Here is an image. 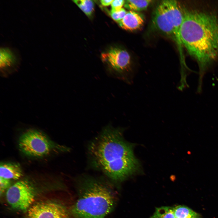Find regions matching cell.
I'll list each match as a JSON object with an SVG mask.
<instances>
[{
	"label": "cell",
	"mask_w": 218,
	"mask_h": 218,
	"mask_svg": "<svg viewBox=\"0 0 218 218\" xmlns=\"http://www.w3.org/2000/svg\"><path fill=\"white\" fill-rule=\"evenodd\" d=\"M35 190L28 180H20L10 186L6 194L7 202L13 209L26 211L35 200Z\"/></svg>",
	"instance_id": "8992f818"
},
{
	"label": "cell",
	"mask_w": 218,
	"mask_h": 218,
	"mask_svg": "<svg viewBox=\"0 0 218 218\" xmlns=\"http://www.w3.org/2000/svg\"><path fill=\"white\" fill-rule=\"evenodd\" d=\"M23 172L20 165L14 163L1 164L0 177L7 179H19L23 176Z\"/></svg>",
	"instance_id": "7c38bea8"
},
{
	"label": "cell",
	"mask_w": 218,
	"mask_h": 218,
	"mask_svg": "<svg viewBox=\"0 0 218 218\" xmlns=\"http://www.w3.org/2000/svg\"><path fill=\"white\" fill-rule=\"evenodd\" d=\"M193 218H201V217L200 216V217H198Z\"/></svg>",
	"instance_id": "44dd1931"
},
{
	"label": "cell",
	"mask_w": 218,
	"mask_h": 218,
	"mask_svg": "<svg viewBox=\"0 0 218 218\" xmlns=\"http://www.w3.org/2000/svg\"><path fill=\"white\" fill-rule=\"evenodd\" d=\"M102 61L114 72L116 76L130 83L134 76L131 61L129 53L125 50L113 47L101 54Z\"/></svg>",
	"instance_id": "277c9868"
},
{
	"label": "cell",
	"mask_w": 218,
	"mask_h": 218,
	"mask_svg": "<svg viewBox=\"0 0 218 218\" xmlns=\"http://www.w3.org/2000/svg\"><path fill=\"white\" fill-rule=\"evenodd\" d=\"M125 2V1L123 0H113L111 4V10L115 11L120 9L124 5Z\"/></svg>",
	"instance_id": "d6986e66"
},
{
	"label": "cell",
	"mask_w": 218,
	"mask_h": 218,
	"mask_svg": "<svg viewBox=\"0 0 218 218\" xmlns=\"http://www.w3.org/2000/svg\"><path fill=\"white\" fill-rule=\"evenodd\" d=\"M127 13L125 9L122 8L117 11L111 10L110 15L113 19L118 22L122 19Z\"/></svg>",
	"instance_id": "e0dca14e"
},
{
	"label": "cell",
	"mask_w": 218,
	"mask_h": 218,
	"mask_svg": "<svg viewBox=\"0 0 218 218\" xmlns=\"http://www.w3.org/2000/svg\"><path fill=\"white\" fill-rule=\"evenodd\" d=\"M164 5L173 26L174 41L176 43L179 51L181 59L183 60L182 51V44L180 36V31L183 20L182 9L178 2L175 0H164L162 1Z\"/></svg>",
	"instance_id": "9c48e42d"
},
{
	"label": "cell",
	"mask_w": 218,
	"mask_h": 218,
	"mask_svg": "<svg viewBox=\"0 0 218 218\" xmlns=\"http://www.w3.org/2000/svg\"><path fill=\"white\" fill-rule=\"evenodd\" d=\"M182 10L180 36L182 45L203 68L218 58V16L211 12Z\"/></svg>",
	"instance_id": "7a4b0ae2"
},
{
	"label": "cell",
	"mask_w": 218,
	"mask_h": 218,
	"mask_svg": "<svg viewBox=\"0 0 218 218\" xmlns=\"http://www.w3.org/2000/svg\"><path fill=\"white\" fill-rule=\"evenodd\" d=\"M152 2L150 0H126L124 6L130 11L138 12L147 9Z\"/></svg>",
	"instance_id": "4fadbf2b"
},
{
	"label": "cell",
	"mask_w": 218,
	"mask_h": 218,
	"mask_svg": "<svg viewBox=\"0 0 218 218\" xmlns=\"http://www.w3.org/2000/svg\"><path fill=\"white\" fill-rule=\"evenodd\" d=\"M113 0H101L100 1L101 4L104 6H107L111 4Z\"/></svg>",
	"instance_id": "ffe728a7"
},
{
	"label": "cell",
	"mask_w": 218,
	"mask_h": 218,
	"mask_svg": "<svg viewBox=\"0 0 218 218\" xmlns=\"http://www.w3.org/2000/svg\"><path fill=\"white\" fill-rule=\"evenodd\" d=\"M152 22L155 29L174 40L173 26L166 9L162 2L158 5L154 12Z\"/></svg>",
	"instance_id": "30bf717a"
},
{
	"label": "cell",
	"mask_w": 218,
	"mask_h": 218,
	"mask_svg": "<svg viewBox=\"0 0 218 218\" xmlns=\"http://www.w3.org/2000/svg\"><path fill=\"white\" fill-rule=\"evenodd\" d=\"M0 57V72L2 77L7 78L18 70L21 58L15 49L8 47H1Z\"/></svg>",
	"instance_id": "ba28073f"
},
{
	"label": "cell",
	"mask_w": 218,
	"mask_h": 218,
	"mask_svg": "<svg viewBox=\"0 0 218 218\" xmlns=\"http://www.w3.org/2000/svg\"><path fill=\"white\" fill-rule=\"evenodd\" d=\"M173 209L176 218H193L200 216L199 214L185 206H178Z\"/></svg>",
	"instance_id": "5bb4252c"
},
{
	"label": "cell",
	"mask_w": 218,
	"mask_h": 218,
	"mask_svg": "<svg viewBox=\"0 0 218 218\" xmlns=\"http://www.w3.org/2000/svg\"><path fill=\"white\" fill-rule=\"evenodd\" d=\"M144 19L143 15L138 12L130 11L121 21L119 26L126 30L133 31L140 29L143 25Z\"/></svg>",
	"instance_id": "8fae6325"
},
{
	"label": "cell",
	"mask_w": 218,
	"mask_h": 218,
	"mask_svg": "<svg viewBox=\"0 0 218 218\" xmlns=\"http://www.w3.org/2000/svg\"><path fill=\"white\" fill-rule=\"evenodd\" d=\"M134 147L124 140L120 130L109 127L92 142L89 151L95 163L108 177L120 181L140 172Z\"/></svg>",
	"instance_id": "6da1fadb"
},
{
	"label": "cell",
	"mask_w": 218,
	"mask_h": 218,
	"mask_svg": "<svg viewBox=\"0 0 218 218\" xmlns=\"http://www.w3.org/2000/svg\"><path fill=\"white\" fill-rule=\"evenodd\" d=\"M73 1L87 16H90L92 15L94 10V4L93 1L76 0Z\"/></svg>",
	"instance_id": "2e32d148"
},
{
	"label": "cell",
	"mask_w": 218,
	"mask_h": 218,
	"mask_svg": "<svg viewBox=\"0 0 218 218\" xmlns=\"http://www.w3.org/2000/svg\"><path fill=\"white\" fill-rule=\"evenodd\" d=\"M18 146L20 150L25 155L38 157L48 154L51 148V144L45 135L38 130L31 129L20 137Z\"/></svg>",
	"instance_id": "5b68a950"
},
{
	"label": "cell",
	"mask_w": 218,
	"mask_h": 218,
	"mask_svg": "<svg viewBox=\"0 0 218 218\" xmlns=\"http://www.w3.org/2000/svg\"><path fill=\"white\" fill-rule=\"evenodd\" d=\"M10 180L3 177H0V189L1 195L5 190L8 189L10 187Z\"/></svg>",
	"instance_id": "ac0fdd59"
},
{
	"label": "cell",
	"mask_w": 218,
	"mask_h": 218,
	"mask_svg": "<svg viewBox=\"0 0 218 218\" xmlns=\"http://www.w3.org/2000/svg\"><path fill=\"white\" fill-rule=\"evenodd\" d=\"M29 218H70V214L62 204L53 201L36 203L28 210Z\"/></svg>",
	"instance_id": "52a82bcc"
},
{
	"label": "cell",
	"mask_w": 218,
	"mask_h": 218,
	"mask_svg": "<svg viewBox=\"0 0 218 218\" xmlns=\"http://www.w3.org/2000/svg\"><path fill=\"white\" fill-rule=\"evenodd\" d=\"M115 199L108 185L98 180L84 179L71 213L74 218H104L113 209Z\"/></svg>",
	"instance_id": "3957f363"
},
{
	"label": "cell",
	"mask_w": 218,
	"mask_h": 218,
	"mask_svg": "<svg viewBox=\"0 0 218 218\" xmlns=\"http://www.w3.org/2000/svg\"><path fill=\"white\" fill-rule=\"evenodd\" d=\"M150 218H176L173 208L163 206L157 208Z\"/></svg>",
	"instance_id": "9a60e30c"
}]
</instances>
